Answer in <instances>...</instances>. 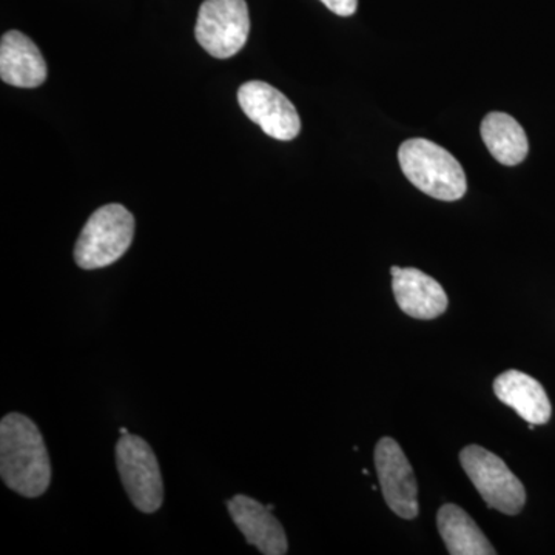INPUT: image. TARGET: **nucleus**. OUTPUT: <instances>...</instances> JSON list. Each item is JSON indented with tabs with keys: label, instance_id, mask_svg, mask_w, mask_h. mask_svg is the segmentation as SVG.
<instances>
[{
	"label": "nucleus",
	"instance_id": "2eb2a0df",
	"mask_svg": "<svg viewBox=\"0 0 555 555\" xmlns=\"http://www.w3.org/2000/svg\"><path fill=\"white\" fill-rule=\"evenodd\" d=\"M332 13L341 17H349L356 14L358 0H321Z\"/></svg>",
	"mask_w": 555,
	"mask_h": 555
},
{
	"label": "nucleus",
	"instance_id": "f8f14e48",
	"mask_svg": "<svg viewBox=\"0 0 555 555\" xmlns=\"http://www.w3.org/2000/svg\"><path fill=\"white\" fill-rule=\"evenodd\" d=\"M495 397L513 408L529 425H545L553 415L550 397L535 378L520 371H506L494 382Z\"/></svg>",
	"mask_w": 555,
	"mask_h": 555
},
{
	"label": "nucleus",
	"instance_id": "9d476101",
	"mask_svg": "<svg viewBox=\"0 0 555 555\" xmlns=\"http://www.w3.org/2000/svg\"><path fill=\"white\" fill-rule=\"evenodd\" d=\"M398 308L415 320H436L448 309V295L440 283L414 268L390 269Z\"/></svg>",
	"mask_w": 555,
	"mask_h": 555
},
{
	"label": "nucleus",
	"instance_id": "6e6552de",
	"mask_svg": "<svg viewBox=\"0 0 555 555\" xmlns=\"http://www.w3.org/2000/svg\"><path fill=\"white\" fill-rule=\"evenodd\" d=\"M375 469L387 506L404 520L418 516L414 469L393 438L385 437L375 448Z\"/></svg>",
	"mask_w": 555,
	"mask_h": 555
},
{
	"label": "nucleus",
	"instance_id": "9b49d317",
	"mask_svg": "<svg viewBox=\"0 0 555 555\" xmlns=\"http://www.w3.org/2000/svg\"><path fill=\"white\" fill-rule=\"evenodd\" d=\"M0 78L9 86L36 89L47 79L42 53L28 36L9 31L0 42Z\"/></svg>",
	"mask_w": 555,
	"mask_h": 555
},
{
	"label": "nucleus",
	"instance_id": "4468645a",
	"mask_svg": "<svg viewBox=\"0 0 555 555\" xmlns=\"http://www.w3.org/2000/svg\"><path fill=\"white\" fill-rule=\"evenodd\" d=\"M480 133L489 153L503 166H518L528 156L529 142L524 127L506 113L486 115Z\"/></svg>",
	"mask_w": 555,
	"mask_h": 555
},
{
	"label": "nucleus",
	"instance_id": "ddd939ff",
	"mask_svg": "<svg viewBox=\"0 0 555 555\" xmlns=\"http://www.w3.org/2000/svg\"><path fill=\"white\" fill-rule=\"evenodd\" d=\"M438 532L451 555H494L495 550L476 521L456 505L441 506L437 514Z\"/></svg>",
	"mask_w": 555,
	"mask_h": 555
},
{
	"label": "nucleus",
	"instance_id": "39448f33",
	"mask_svg": "<svg viewBox=\"0 0 555 555\" xmlns=\"http://www.w3.org/2000/svg\"><path fill=\"white\" fill-rule=\"evenodd\" d=\"M116 466L134 507L144 514L156 513L164 502V481L158 459L147 441L131 434L120 437Z\"/></svg>",
	"mask_w": 555,
	"mask_h": 555
},
{
	"label": "nucleus",
	"instance_id": "f03ea898",
	"mask_svg": "<svg viewBox=\"0 0 555 555\" xmlns=\"http://www.w3.org/2000/svg\"><path fill=\"white\" fill-rule=\"evenodd\" d=\"M401 170L426 195L440 201H459L466 195L465 170L443 147L429 139H408L398 150Z\"/></svg>",
	"mask_w": 555,
	"mask_h": 555
},
{
	"label": "nucleus",
	"instance_id": "0eeeda50",
	"mask_svg": "<svg viewBox=\"0 0 555 555\" xmlns=\"http://www.w3.org/2000/svg\"><path fill=\"white\" fill-rule=\"evenodd\" d=\"M238 102L248 119L261 127L268 137L278 141H292L301 130V119L295 105L261 80H250L238 90Z\"/></svg>",
	"mask_w": 555,
	"mask_h": 555
},
{
	"label": "nucleus",
	"instance_id": "f257e3e1",
	"mask_svg": "<svg viewBox=\"0 0 555 555\" xmlns=\"http://www.w3.org/2000/svg\"><path fill=\"white\" fill-rule=\"evenodd\" d=\"M0 477L11 491L27 499L46 494L51 462L39 427L27 415L7 414L0 422Z\"/></svg>",
	"mask_w": 555,
	"mask_h": 555
},
{
	"label": "nucleus",
	"instance_id": "7ed1b4c3",
	"mask_svg": "<svg viewBox=\"0 0 555 555\" xmlns=\"http://www.w3.org/2000/svg\"><path fill=\"white\" fill-rule=\"evenodd\" d=\"M134 236L133 215L120 204L98 208L83 225L75 247L80 269L108 268L129 250Z\"/></svg>",
	"mask_w": 555,
	"mask_h": 555
},
{
	"label": "nucleus",
	"instance_id": "1a4fd4ad",
	"mask_svg": "<svg viewBox=\"0 0 555 555\" xmlns=\"http://www.w3.org/2000/svg\"><path fill=\"white\" fill-rule=\"evenodd\" d=\"M228 509L248 545L257 547L264 555L287 554L286 531L268 506L251 496L238 494L228 500Z\"/></svg>",
	"mask_w": 555,
	"mask_h": 555
},
{
	"label": "nucleus",
	"instance_id": "dca6fc26",
	"mask_svg": "<svg viewBox=\"0 0 555 555\" xmlns=\"http://www.w3.org/2000/svg\"><path fill=\"white\" fill-rule=\"evenodd\" d=\"M127 434H129V430H127L126 427H122V429H120V436H127Z\"/></svg>",
	"mask_w": 555,
	"mask_h": 555
},
{
	"label": "nucleus",
	"instance_id": "f3484780",
	"mask_svg": "<svg viewBox=\"0 0 555 555\" xmlns=\"http://www.w3.org/2000/svg\"><path fill=\"white\" fill-rule=\"evenodd\" d=\"M268 509H269V511H273V509H275V506H273V505H268Z\"/></svg>",
	"mask_w": 555,
	"mask_h": 555
},
{
	"label": "nucleus",
	"instance_id": "20e7f679",
	"mask_svg": "<svg viewBox=\"0 0 555 555\" xmlns=\"http://www.w3.org/2000/svg\"><path fill=\"white\" fill-rule=\"evenodd\" d=\"M460 463L488 507L517 516L526 503L525 486L499 455L470 444L460 452Z\"/></svg>",
	"mask_w": 555,
	"mask_h": 555
},
{
	"label": "nucleus",
	"instance_id": "423d86ee",
	"mask_svg": "<svg viewBox=\"0 0 555 555\" xmlns=\"http://www.w3.org/2000/svg\"><path fill=\"white\" fill-rule=\"evenodd\" d=\"M250 16L246 0H204L196 21V40L210 56L228 60L246 46Z\"/></svg>",
	"mask_w": 555,
	"mask_h": 555
}]
</instances>
